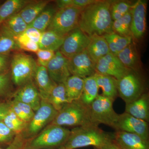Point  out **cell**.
<instances>
[{
  "mask_svg": "<svg viewBox=\"0 0 149 149\" xmlns=\"http://www.w3.org/2000/svg\"><path fill=\"white\" fill-rule=\"evenodd\" d=\"M112 2L97 1L82 9L77 27L90 37L95 35L103 36L113 32L111 14Z\"/></svg>",
  "mask_w": 149,
  "mask_h": 149,
  "instance_id": "6da1fadb",
  "label": "cell"
},
{
  "mask_svg": "<svg viewBox=\"0 0 149 149\" xmlns=\"http://www.w3.org/2000/svg\"><path fill=\"white\" fill-rule=\"evenodd\" d=\"M113 138V134L106 133L98 126L89 124L71 129L63 147L66 149H76L93 146L100 148L106 142Z\"/></svg>",
  "mask_w": 149,
  "mask_h": 149,
  "instance_id": "7a4b0ae2",
  "label": "cell"
},
{
  "mask_svg": "<svg viewBox=\"0 0 149 149\" xmlns=\"http://www.w3.org/2000/svg\"><path fill=\"white\" fill-rule=\"evenodd\" d=\"M70 133V130L64 127L49 124L28 141L24 149H58L64 146Z\"/></svg>",
  "mask_w": 149,
  "mask_h": 149,
  "instance_id": "3957f363",
  "label": "cell"
},
{
  "mask_svg": "<svg viewBox=\"0 0 149 149\" xmlns=\"http://www.w3.org/2000/svg\"><path fill=\"white\" fill-rule=\"evenodd\" d=\"M50 124L74 127L91 124L89 106L80 100L68 103L58 111Z\"/></svg>",
  "mask_w": 149,
  "mask_h": 149,
  "instance_id": "277c9868",
  "label": "cell"
},
{
  "mask_svg": "<svg viewBox=\"0 0 149 149\" xmlns=\"http://www.w3.org/2000/svg\"><path fill=\"white\" fill-rule=\"evenodd\" d=\"M38 65L32 56L22 53L15 54L10 64L13 83L19 88L33 80Z\"/></svg>",
  "mask_w": 149,
  "mask_h": 149,
  "instance_id": "5b68a950",
  "label": "cell"
},
{
  "mask_svg": "<svg viewBox=\"0 0 149 149\" xmlns=\"http://www.w3.org/2000/svg\"><path fill=\"white\" fill-rule=\"evenodd\" d=\"M114 101L102 95H99L89 106L91 124L97 126L103 124L113 128L119 115L113 109Z\"/></svg>",
  "mask_w": 149,
  "mask_h": 149,
  "instance_id": "8992f818",
  "label": "cell"
},
{
  "mask_svg": "<svg viewBox=\"0 0 149 149\" xmlns=\"http://www.w3.org/2000/svg\"><path fill=\"white\" fill-rule=\"evenodd\" d=\"M81 10L82 9L73 6L58 9L56 12L47 30L65 37L77 28Z\"/></svg>",
  "mask_w": 149,
  "mask_h": 149,
  "instance_id": "52a82bcc",
  "label": "cell"
},
{
  "mask_svg": "<svg viewBox=\"0 0 149 149\" xmlns=\"http://www.w3.org/2000/svg\"><path fill=\"white\" fill-rule=\"evenodd\" d=\"M57 112L47 102L42 100L40 107L35 111L34 116L22 133L25 138L30 140L37 136L52 122Z\"/></svg>",
  "mask_w": 149,
  "mask_h": 149,
  "instance_id": "ba28073f",
  "label": "cell"
},
{
  "mask_svg": "<svg viewBox=\"0 0 149 149\" xmlns=\"http://www.w3.org/2000/svg\"><path fill=\"white\" fill-rule=\"evenodd\" d=\"M134 71L132 70L120 80H116L118 93L126 104L136 100L144 93L141 79Z\"/></svg>",
  "mask_w": 149,
  "mask_h": 149,
  "instance_id": "9c48e42d",
  "label": "cell"
},
{
  "mask_svg": "<svg viewBox=\"0 0 149 149\" xmlns=\"http://www.w3.org/2000/svg\"><path fill=\"white\" fill-rule=\"evenodd\" d=\"M90 40V37L77 27L65 37L59 51L66 58H71L85 50Z\"/></svg>",
  "mask_w": 149,
  "mask_h": 149,
  "instance_id": "30bf717a",
  "label": "cell"
},
{
  "mask_svg": "<svg viewBox=\"0 0 149 149\" xmlns=\"http://www.w3.org/2000/svg\"><path fill=\"white\" fill-rule=\"evenodd\" d=\"M113 128L116 131H123L135 134L146 141H149L148 122L133 117L126 112L118 115L117 121Z\"/></svg>",
  "mask_w": 149,
  "mask_h": 149,
  "instance_id": "8fae6325",
  "label": "cell"
},
{
  "mask_svg": "<svg viewBox=\"0 0 149 149\" xmlns=\"http://www.w3.org/2000/svg\"><path fill=\"white\" fill-rule=\"evenodd\" d=\"M96 72L109 75L120 80L132 70L125 67L116 56L109 53L97 61L95 65Z\"/></svg>",
  "mask_w": 149,
  "mask_h": 149,
  "instance_id": "7c38bea8",
  "label": "cell"
},
{
  "mask_svg": "<svg viewBox=\"0 0 149 149\" xmlns=\"http://www.w3.org/2000/svg\"><path fill=\"white\" fill-rule=\"evenodd\" d=\"M68 68L71 75L84 78L95 73V65L86 50L68 59Z\"/></svg>",
  "mask_w": 149,
  "mask_h": 149,
  "instance_id": "4fadbf2b",
  "label": "cell"
},
{
  "mask_svg": "<svg viewBox=\"0 0 149 149\" xmlns=\"http://www.w3.org/2000/svg\"><path fill=\"white\" fill-rule=\"evenodd\" d=\"M46 68L51 79L56 84L64 83L71 75L68 68V59L59 50L56 52Z\"/></svg>",
  "mask_w": 149,
  "mask_h": 149,
  "instance_id": "5bb4252c",
  "label": "cell"
},
{
  "mask_svg": "<svg viewBox=\"0 0 149 149\" xmlns=\"http://www.w3.org/2000/svg\"><path fill=\"white\" fill-rule=\"evenodd\" d=\"M147 7L146 1L139 0L133 5L131 8L130 31L132 37L136 39H141L146 32Z\"/></svg>",
  "mask_w": 149,
  "mask_h": 149,
  "instance_id": "9a60e30c",
  "label": "cell"
},
{
  "mask_svg": "<svg viewBox=\"0 0 149 149\" xmlns=\"http://www.w3.org/2000/svg\"><path fill=\"white\" fill-rule=\"evenodd\" d=\"M10 99L27 104L35 111L40 107L42 100L33 80L19 87L15 92L13 93Z\"/></svg>",
  "mask_w": 149,
  "mask_h": 149,
  "instance_id": "2e32d148",
  "label": "cell"
},
{
  "mask_svg": "<svg viewBox=\"0 0 149 149\" xmlns=\"http://www.w3.org/2000/svg\"><path fill=\"white\" fill-rule=\"evenodd\" d=\"M113 139L121 149H149V142L131 133L116 131Z\"/></svg>",
  "mask_w": 149,
  "mask_h": 149,
  "instance_id": "e0dca14e",
  "label": "cell"
},
{
  "mask_svg": "<svg viewBox=\"0 0 149 149\" xmlns=\"http://www.w3.org/2000/svg\"><path fill=\"white\" fill-rule=\"evenodd\" d=\"M33 81L42 100L47 101L56 84L51 79L46 68L39 65L37 66L33 77Z\"/></svg>",
  "mask_w": 149,
  "mask_h": 149,
  "instance_id": "ac0fdd59",
  "label": "cell"
},
{
  "mask_svg": "<svg viewBox=\"0 0 149 149\" xmlns=\"http://www.w3.org/2000/svg\"><path fill=\"white\" fill-rule=\"evenodd\" d=\"M125 112L133 117L148 122L149 97L148 93H143L138 99L126 104Z\"/></svg>",
  "mask_w": 149,
  "mask_h": 149,
  "instance_id": "d6986e66",
  "label": "cell"
},
{
  "mask_svg": "<svg viewBox=\"0 0 149 149\" xmlns=\"http://www.w3.org/2000/svg\"><path fill=\"white\" fill-rule=\"evenodd\" d=\"M90 38V43L86 50L95 64L102 58L109 53V49L103 36L95 35Z\"/></svg>",
  "mask_w": 149,
  "mask_h": 149,
  "instance_id": "ffe728a7",
  "label": "cell"
},
{
  "mask_svg": "<svg viewBox=\"0 0 149 149\" xmlns=\"http://www.w3.org/2000/svg\"><path fill=\"white\" fill-rule=\"evenodd\" d=\"M116 56L125 67L133 71L138 69L140 57L136 45L133 42Z\"/></svg>",
  "mask_w": 149,
  "mask_h": 149,
  "instance_id": "44dd1931",
  "label": "cell"
},
{
  "mask_svg": "<svg viewBox=\"0 0 149 149\" xmlns=\"http://www.w3.org/2000/svg\"><path fill=\"white\" fill-rule=\"evenodd\" d=\"M99 88L102 91V95L115 100L118 95L116 80L113 77L95 72L94 74Z\"/></svg>",
  "mask_w": 149,
  "mask_h": 149,
  "instance_id": "7402d4cb",
  "label": "cell"
},
{
  "mask_svg": "<svg viewBox=\"0 0 149 149\" xmlns=\"http://www.w3.org/2000/svg\"><path fill=\"white\" fill-rule=\"evenodd\" d=\"M69 103L80 100L83 92L84 79L71 75L63 83Z\"/></svg>",
  "mask_w": 149,
  "mask_h": 149,
  "instance_id": "603a6c76",
  "label": "cell"
},
{
  "mask_svg": "<svg viewBox=\"0 0 149 149\" xmlns=\"http://www.w3.org/2000/svg\"><path fill=\"white\" fill-rule=\"evenodd\" d=\"M49 1H30L18 13L28 26L48 6Z\"/></svg>",
  "mask_w": 149,
  "mask_h": 149,
  "instance_id": "cb8c5ba5",
  "label": "cell"
},
{
  "mask_svg": "<svg viewBox=\"0 0 149 149\" xmlns=\"http://www.w3.org/2000/svg\"><path fill=\"white\" fill-rule=\"evenodd\" d=\"M103 37L107 43L110 53L116 56L133 42L132 36H122L113 32Z\"/></svg>",
  "mask_w": 149,
  "mask_h": 149,
  "instance_id": "d4e9b609",
  "label": "cell"
},
{
  "mask_svg": "<svg viewBox=\"0 0 149 149\" xmlns=\"http://www.w3.org/2000/svg\"><path fill=\"white\" fill-rule=\"evenodd\" d=\"M30 1L8 0L0 5V26L11 17L18 13Z\"/></svg>",
  "mask_w": 149,
  "mask_h": 149,
  "instance_id": "484cf974",
  "label": "cell"
},
{
  "mask_svg": "<svg viewBox=\"0 0 149 149\" xmlns=\"http://www.w3.org/2000/svg\"><path fill=\"white\" fill-rule=\"evenodd\" d=\"M64 38L53 31L46 30L42 32L38 43L39 49L56 52L61 47Z\"/></svg>",
  "mask_w": 149,
  "mask_h": 149,
  "instance_id": "4316f807",
  "label": "cell"
},
{
  "mask_svg": "<svg viewBox=\"0 0 149 149\" xmlns=\"http://www.w3.org/2000/svg\"><path fill=\"white\" fill-rule=\"evenodd\" d=\"M80 101L90 106L98 95L99 88L94 75L85 77Z\"/></svg>",
  "mask_w": 149,
  "mask_h": 149,
  "instance_id": "83f0119b",
  "label": "cell"
},
{
  "mask_svg": "<svg viewBox=\"0 0 149 149\" xmlns=\"http://www.w3.org/2000/svg\"><path fill=\"white\" fill-rule=\"evenodd\" d=\"M28 25L18 13L7 19L0 26L15 38L23 34Z\"/></svg>",
  "mask_w": 149,
  "mask_h": 149,
  "instance_id": "f1b7e54d",
  "label": "cell"
},
{
  "mask_svg": "<svg viewBox=\"0 0 149 149\" xmlns=\"http://www.w3.org/2000/svg\"><path fill=\"white\" fill-rule=\"evenodd\" d=\"M46 101L57 111L69 103L63 83L56 84L55 86Z\"/></svg>",
  "mask_w": 149,
  "mask_h": 149,
  "instance_id": "f546056e",
  "label": "cell"
},
{
  "mask_svg": "<svg viewBox=\"0 0 149 149\" xmlns=\"http://www.w3.org/2000/svg\"><path fill=\"white\" fill-rule=\"evenodd\" d=\"M56 11L53 7L47 6L28 26L34 27L42 32H45L50 24Z\"/></svg>",
  "mask_w": 149,
  "mask_h": 149,
  "instance_id": "4dcf8cb0",
  "label": "cell"
},
{
  "mask_svg": "<svg viewBox=\"0 0 149 149\" xmlns=\"http://www.w3.org/2000/svg\"><path fill=\"white\" fill-rule=\"evenodd\" d=\"M10 109L20 119L28 123L35 114V111L27 104L10 99Z\"/></svg>",
  "mask_w": 149,
  "mask_h": 149,
  "instance_id": "1f68e13d",
  "label": "cell"
},
{
  "mask_svg": "<svg viewBox=\"0 0 149 149\" xmlns=\"http://www.w3.org/2000/svg\"><path fill=\"white\" fill-rule=\"evenodd\" d=\"M19 49L16 39L0 27V55L9 54L11 51Z\"/></svg>",
  "mask_w": 149,
  "mask_h": 149,
  "instance_id": "d6a6232c",
  "label": "cell"
},
{
  "mask_svg": "<svg viewBox=\"0 0 149 149\" xmlns=\"http://www.w3.org/2000/svg\"><path fill=\"white\" fill-rule=\"evenodd\" d=\"M131 17L130 10L122 17L113 21L112 24L113 32L122 36H132L130 31Z\"/></svg>",
  "mask_w": 149,
  "mask_h": 149,
  "instance_id": "836d02e7",
  "label": "cell"
},
{
  "mask_svg": "<svg viewBox=\"0 0 149 149\" xmlns=\"http://www.w3.org/2000/svg\"><path fill=\"white\" fill-rule=\"evenodd\" d=\"M3 121L16 135L23 133L27 124L20 119L11 109L6 115Z\"/></svg>",
  "mask_w": 149,
  "mask_h": 149,
  "instance_id": "e575fe53",
  "label": "cell"
},
{
  "mask_svg": "<svg viewBox=\"0 0 149 149\" xmlns=\"http://www.w3.org/2000/svg\"><path fill=\"white\" fill-rule=\"evenodd\" d=\"M133 5L126 1H117L112 2L111 14L113 21L122 17L131 10Z\"/></svg>",
  "mask_w": 149,
  "mask_h": 149,
  "instance_id": "d590c367",
  "label": "cell"
},
{
  "mask_svg": "<svg viewBox=\"0 0 149 149\" xmlns=\"http://www.w3.org/2000/svg\"><path fill=\"white\" fill-rule=\"evenodd\" d=\"M12 83H13L10 70L0 74V98L2 100L10 99L12 95Z\"/></svg>",
  "mask_w": 149,
  "mask_h": 149,
  "instance_id": "8d00e7d4",
  "label": "cell"
},
{
  "mask_svg": "<svg viewBox=\"0 0 149 149\" xmlns=\"http://www.w3.org/2000/svg\"><path fill=\"white\" fill-rule=\"evenodd\" d=\"M16 135L3 121H0V148L8 146L13 142Z\"/></svg>",
  "mask_w": 149,
  "mask_h": 149,
  "instance_id": "74e56055",
  "label": "cell"
},
{
  "mask_svg": "<svg viewBox=\"0 0 149 149\" xmlns=\"http://www.w3.org/2000/svg\"><path fill=\"white\" fill-rule=\"evenodd\" d=\"M15 39L19 49L35 53L39 49L38 43L32 41L24 33L17 37Z\"/></svg>",
  "mask_w": 149,
  "mask_h": 149,
  "instance_id": "f35d334b",
  "label": "cell"
},
{
  "mask_svg": "<svg viewBox=\"0 0 149 149\" xmlns=\"http://www.w3.org/2000/svg\"><path fill=\"white\" fill-rule=\"evenodd\" d=\"M56 52L47 50L39 49L36 52L37 57V64L40 66L47 67Z\"/></svg>",
  "mask_w": 149,
  "mask_h": 149,
  "instance_id": "ab89813d",
  "label": "cell"
},
{
  "mask_svg": "<svg viewBox=\"0 0 149 149\" xmlns=\"http://www.w3.org/2000/svg\"><path fill=\"white\" fill-rule=\"evenodd\" d=\"M29 140L25 138L22 133L17 134L10 145L6 148H0V149H24Z\"/></svg>",
  "mask_w": 149,
  "mask_h": 149,
  "instance_id": "60d3db41",
  "label": "cell"
},
{
  "mask_svg": "<svg viewBox=\"0 0 149 149\" xmlns=\"http://www.w3.org/2000/svg\"><path fill=\"white\" fill-rule=\"evenodd\" d=\"M24 33L29 39L38 44L42 34V32L38 29L30 26H28Z\"/></svg>",
  "mask_w": 149,
  "mask_h": 149,
  "instance_id": "b9f144b4",
  "label": "cell"
},
{
  "mask_svg": "<svg viewBox=\"0 0 149 149\" xmlns=\"http://www.w3.org/2000/svg\"><path fill=\"white\" fill-rule=\"evenodd\" d=\"M10 61L9 55H0V74L10 70Z\"/></svg>",
  "mask_w": 149,
  "mask_h": 149,
  "instance_id": "7bdbcfd3",
  "label": "cell"
},
{
  "mask_svg": "<svg viewBox=\"0 0 149 149\" xmlns=\"http://www.w3.org/2000/svg\"><path fill=\"white\" fill-rule=\"evenodd\" d=\"M10 109V106L9 100H0V121H3Z\"/></svg>",
  "mask_w": 149,
  "mask_h": 149,
  "instance_id": "ee69618b",
  "label": "cell"
},
{
  "mask_svg": "<svg viewBox=\"0 0 149 149\" xmlns=\"http://www.w3.org/2000/svg\"><path fill=\"white\" fill-rule=\"evenodd\" d=\"M96 1V0H72V6L82 9Z\"/></svg>",
  "mask_w": 149,
  "mask_h": 149,
  "instance_id": "f6af8a7d",
  "label": "cell"
},
{
  "mask_svg": "<svg viewBox=\"0 0 149 149\" xmlns=\"http://www.w3.org/2000/svg\"><path fill=\"white\" fill-rule=\"evenodd\" d=\"M100 149H121L114 141V139H110L104 143Z\"/></svg>",
  "mask_w": 149,
  "mask_h": 149,
  "instance_id": "bcb514c9",
  "label": "cell"
},
{
  "mask_svg": "<svg viewBox=\"0 0 149 149\" xmlns=\"http://www.w3.org/2000/svg\"><path fill=\"white\" fill-rule=\"evenodd\" d=\"M56 3L58 9L72 6V0H58Z\"/></svg>",
  "mask_w": 149,
  "mask_h": 149,
  "instance_id": "7dc6e473",
  "label": "cell"
},
{
  "mask_svg": "<svg viewBox=\"0 0 149 149\" xmlns=\"http://www.w3.org/2000/svg\"><path fill=\"white\" fill-rule=\"evenodd\" d=\"M58 149H66L64 147H61V148H60Z\"/></svg>",
  "mask_w": 149,
  "mask_h": 149,
  "instance_id": "c3c4849f",
  "label": "cell"
},
{
  "mask_svg": "<svg viewBox=\"0 0 149 149\" xmlns=\"http://www.w3.org/2000/svg\"><path fill=\"white\" fill-rule=\"evenodd\" d=\"M94 149H100V148H95V147H94Z\"/></svg>",
  "mask_w": 149,
  "mask_h": 149,
  "instance_id": "681fc988",
  "label": "cell"
},
{
  "mask_svg": "<svg viewBox=\"0 0 149 149\" xmlns=\"http://www.w3.org/2000/svg\"><path fill=\"white\" fill-rule=\"evenodd\" d=\"M2 100V99H1V98H0V100Z\"/></svg>",
  "mask_w": 149,
  "mask_h": 149,
  "instance_id": "f907efd6",
  "label": "cell"
}]
</instances>
